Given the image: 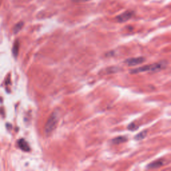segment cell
Listing matches in <instances>:
<instances>
[{
	"mask_svg": "<svg viewBox=\"0 0 171 171\" xmlns=\"http://www.w3.org/2000/svg\"><path fill=\"white\" fill-rule=\"evenodd\" d=\"M166 66V62H158V63L153 64L150 65H147V66H144L140 67L138 68H135L132 70L131 71V73L132 74H138L140 73V72H157L165 68Z\"/></svg>",
	"mask_w": 171,
	"mask_h": 171,
	"instance_id": "cell-1",
	"label": "cell"
},
{
	"mask_svg": "<svg viewBox=\"0 0 171 171\" xmlns=\"http://www.w3.org/2000/svg\"><path fill=\"white\" fill-rule=\"evenodd\" d=\"M59 119L58 112H54L50 116L49 119L48 120L45 126V132L46 134H50L56 129L57 122Z\"/></svg>",
	"mask_w": 171,
	"mask_h": 171,
	"instance_id": "cell-2",
	"label": "cell"
},
{
	"mask_svg": "<svg viewBox=\"0 0 171 171\" xmlns=\"http://www.w3.org/2000/svg\"><path fill=\"white\" fill-rule=\"evenodd\" d=\"M145 61V58L143 57H132V58L127 59L125 61V63L130 66H136V65L140 64Z\"/></svg>",
	"mask_w": 171,
	"mask_h": 171,
	"instance_id": "cell-3",
	"label": "cell"
},
{
	"mask_svg": "<svg viewBox=\"0 0 171 171\" xmlns=\"http://www.w3.org/2000/svg\"><path fill=\"white\" fill-rule=\"evenodd\" d=\"M133 14L134 13L132 11H128L124 12V13L120 14V15L117 17V21L118 22H125V21L130 20L132 17V16H133Z\"/></svg>",
	"mask_w": 171,
	"mask_h": 171,
	"instance_id": "cell-4",
	"label": "cell"
},
{
	"mask_svg": "<svg viewBox=\"0 0 171 171\" xmlns=\"http://www.w3.org/2000/svg\"><path fill=\"white\" fill-rule=\"evenodd\" d=\"M19 146H20V148L21 149V150L26 151V152L29 151L30 149L27 142L23 139H21L19 140Z\"/></svg>",
	"mask_w": 171,
	"mask_h": 171,
	"instance_id": "cell-5",
	"label": "cell"
},
{
	"mask_svg": "<svg viewBox=\"0 0 171 171\" xmlns=\"http://www.w3.org/2000/svg\"><path fill=\"white\" fill-rule=\"evenodd\" d=\"M163 165H164L163 160H156L155 161V162L149 164L148 165V167L150 168H156L160 167H162Z\"/></svg>",
	"mask_w": 171,
	"mask_h": 171,
	"instance_id": "cell-6",
	"label": "cell"
},
{
	"mask_svg": "<svg viewBox=\"0 0 171 171\" xmlns=\"http://www.w3.org/2000/svg\"><path fill=\"white\" fill-rule=\"evenodd\" d=\"M127 141V138L125 136H118L113 139L112 143L116 144H118L120 143H123Z\"/></svg>",
	"mask_w": 171,
	"mask_h": 171,
	"instance_id": "cell-7",
	"label": "cell"
},
{
	"mask_svg": "<svg viewBox=\"0 0 171 171\" xmlns=\"http://www.w3.org/2000/svg\"><path fill=\"white\" fill-rule=\"evenodd\" d=\"M146 134H147V131H143V132H140L138 135H136L135 136V138L136 140H143V138H144L146 136Z\"/></svg>",
	"mask_w": 171,
	"mask_h": 171,
	"instance_id": "cell-8",
	"label": "cell"
},
{
	"mask_svg": "<svg viewBox=\"0 0 171 171\" xmlns=\"http://www.w3.org/2000/svg\"><path fill=\"white\" fill-rule=\"evenodd\" d=\"M138 127H139V125L137 124L136 122H132V123H131L128 126V129L131 131H136V130L138 128Z\"/></svg>",
	"mask_w": 171,
	"mask_h": 171,
	"instance_id": "cell-9",
	"label": "cell"
},
{
	"mask_svg": "<svg viewBox=\"0 0 171 171\" xmlns=\"http://www.w3.org/2000/svg\"><path fill=\"white\" fill-rule=\"evenodd\" d=\"M23 26V22H20V23H17L16 25L15 26V27H14V29H13L14 33H18V32H20L21 29L22 28Z\"/></svg>",
	"mask_w": 171,
	"mask_h": 171,
	"instance_id": "cell-10",
	"label": "cell"
},
{
	"mask_svg": "<svg viewBox=\"0 0 171 171\" xmlns=\"http://www.w3.org/2000/svg\"><path fill=\"white\" fill-rule=\"evenodd\" d=\"M18 51H19V43L18 42H16L13 46V54L16 57L18 56Z\"/></svg>",
	"mask_w": 171,
	"mask_h": 171,
	"instance_id": "cell-11",
	"label": "cell"
},
{
	"mask_svg": "<svg viewBox=\"0 0 171 171\" xmlns=\"http://www.w3.org/2000/svg\"><path fill=\"white\" fill-rule=\"evenodd\" d=\"M75 1H88V0H74Z\"/></svg>",
	"mask_w": 171,
	"mask_h": 171,
	"instance_id": "cell-12",
	"label": "cell"
}]
</instances>
